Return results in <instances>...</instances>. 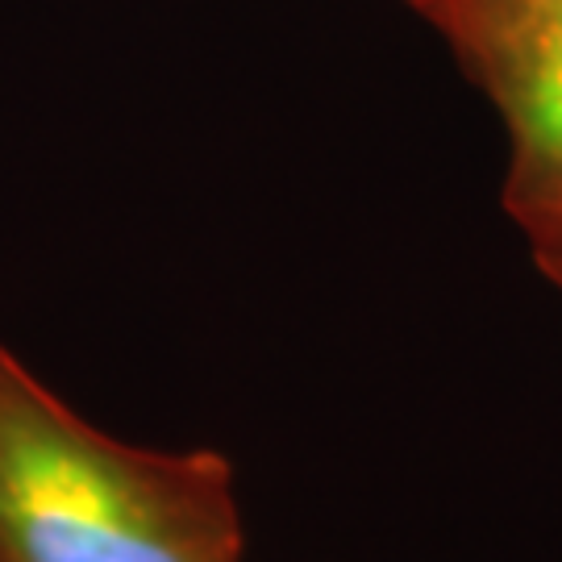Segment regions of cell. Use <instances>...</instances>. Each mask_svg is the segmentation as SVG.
<instances>
[{
    "instance_id": "cell-2",
    "label": "cell",
    "mask_w": 562,
    "mask_h": 562,
    "mask_svg": "<svg viewBox=\"0 0 562 562\" xmlns=\"http://www.w3.org/2000/svg\"><path fill=\"white\" fill-rule=\"evenodd\" d=\"M425 18L492 101L508 142L501 204L546 283L562 276V0H434Z\"/></svg>"
},
{
    "instance_id": "cell-4",
    "label": "cell",
    "mask_w": 562,
    "mask_h": 562,
    "mask_svg": "<svg viewBox=\"0 0 562 562\" xmlns=\"http://www.w3.org/2000/svg\"><path fill=\"white\" fill-rule=\"evenodd\" d=\"M550 288H554V292L562 296V276H559V280H550Z\"/></svg>"
},
{
    "instance_id": "cell-1",
    "label": "cell",
    "mask_w": 562,
    "mask_h": 562,
    "mask_svg": "<svg viewBox=\"0 0 562 562\" xmlns=\"http://www.w3.org/2000/svg\"><path fill=\"white\" fill-rule=\"evenodd\" d=\"M0 562H246L238 471L109 434L0 341Z\"/></svg>"
},
{
    "instance_id": "cell-3",
    "label": "cell",
    "mask_w": 562,
    "mask_h": 562,
    "mask_svg": "<svg viewBox=\"0 0 562 562\" xmlns=\"http://www.w3.org/2000/svg\"><path fill=\"white\" fill-rule=\"evenodd\" d=\"M404 4H408V9H413V13H422L425 4H434V0H404Z\"/></svg>"
}]
</instances>
